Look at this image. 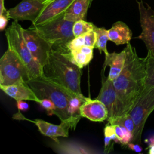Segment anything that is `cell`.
<instances>
[{
	"label": "cell",
	"mask_w": 154,
	"mask_h": 154,
	"mask_svg": "<svg viewBox=\"0 0 154 154\" xmlns=\"http://www.w3.org/2000/svg\"><path fill=\"white\" fill-rule=\"evenodd\" d=\"M125 49V65L120 75L113 81V84L124 106L125 114H128L145 87L146 58L139 57L135 48L130 42L126 44Z\"/></svg>",
	"instance_id": "6da1fadb"
},
{
	"label": "cell",
	"mask_w": 154,
	"mask_h": 154,
	"mask_svg": "<svg viewBox=\"0 0 154 154\" xmlns=\"http://www.w3.org/2000/svg\"><path fill=\"white\" fill-rule=\"evenodd\" d=\"M81 69L64 54L52 49L42 67V76L76 94H82Z\"/></svg>",
	"instance_id": "7a4b0ae2"
},
{
	"label": "cell",
	"mask_w": 154,
	"mask_h": 154,
	"mask_svg": "<svg viewBox=\"0 0 154 154\" xmlns=\"http://www.w3.org/2000/svg\"><path fill=\"white\" fill-rule=\"evenodd\" d=\"M28 84L38 99L42 100L47 98L52 100L56 106L54 115L59 118L61 122L68 123L71 129H75L69 109L71 97L77 94L50 81L43 76L31 79Z\"/></svg>",
	"instance_id": "3957f363"
},
{
	"label": "cell",
	"mask_w": 154,
	"mask_h": 154,
	"mask_svg": "<svg viewBox=\"0 0 154 154\" xmlns=\"http://www.w3.org/2000/svg\"><path fill=\"white\" fill-rule=\"evenodd\" d=\"M74 22L66 20L64 13L44 23L30 26L46 40L52 49L61 54L70 52L67 44L75 37L73 33Z\"/></svg>",
	"instance_id": "277c9868"
},
{
	"label": "cell",
	"mask_w": 154,
	"mask_h": 154,
	"mask_svg": "<svg viewBox=\"0 0 154 154\" xmlns=\"http://www.w3.org/2000/svg\"><path fill=\"white\" fill-rule=\"evenodd\" d=\"M23 28L14 20L5 30L8 48L14 51L27 67L31 79L42 76V67L33 58L24 38Z\"/></svg>",
	"instance_id": "5b68a950"
},
{
	"label": "cell",
	"mask_w": 154,
	"mask_h": 154,
	"mask_svg": "<svg viewBox=\"0 0 154 154\" xmlns=\"http://www.w3.org/2000/svg\"><path fill=\"white\" fill-rule=\"evenodd\" d=\"M29 71L16 53L8 48L0 59V85L28 83Z\"/></svg>",
	"instance_id": "8992f818"
},
{
	"label": "cell",
	"mask_w": 154,
	"mask_h": 154,
	"mask_svg": "<svg viewBox=\"0 0 154 154\" xmlns=\"http://www.w3.org/2000/svg\"><path fill=\"white\" fill-rule=\"evenodd\" d=\"M153 110L154 87L144 89L137 102L129 112L135 124V129L131 142L141 144L144 126L149 116Z\"/></svg>",
	"instance_id": "52a82bcc"
},
{
	"label": "cell",
	"mask_w": 154,
	"mask_h": 154,
	"mask_svg": "<svg viewBox=\"0 0 154 154\" xmlns=\"http://www.w3.org/2000/svg\"><path fill=\"white\" fill-rule=\"evenodd\" d=\"M96 99L100 100L106 106L108 113L106 120L110 124L118 117L126 114L124 106L114 88L113 81L108 78L102 80L101 88Z\"/></svg>",
	"instance_id": "ba28073f"
},
{
	"label": "cell",
	"mask_w": 154,
	"mask_h": 154,
	"mask_svg": "<svg viewBox=\"0 0 154 154\" xmlns=\"http://www.w3.org/2000/svg\"><path fill=\"white\" fill-rule=\"evenodd\" d=\"M23 35L27 46L35 60L42 67L47 62L52 46L31 27L23 29Z\"/></svg>",
	"instance_id": "9c48e42d"
},
{
	"label": "cell",
	"mask_w": 154,
	"mask_h": 154,
	"mask_svg": "<svg viewBox=\"0 0 154 154\" xmlns=\"http://www.w3.org/2000/svg\"><path fill=\"white\" fill-rule=\"evenodd\" d=\"M46 5L42 0H22L15 7L7 10L10 19L19 20H30L33 23L39 16Z\"/></svg>",
	"instance_id": "30bf717a"
},
{
	"label": "cell",
	"mask_w": 154,
	"mask_h": 154,
	"mask_svg": "<svg viewBox=\"0 0 154 154\" xmlns=\"http://www.w3.org/2000/svg\"><path fill=\"white\" fill-rule=\"evenodd\" d=\"M137 2L142 29L141 34L137 38L142 40L147 50L154 54V11L148 5L146 7L142 0Z\"/></svg>",
	"instance_id": "8fae6325"
},
{
	"label": "cell",
	"mask_w": 154,
	"mask_h": 154,
	"mask_svg": "<svg viewBox=\"0 0 154 154\" xmlns=\"http://www.w3.org/2000/svg\"><path fill=\"white\" fill-rule=\"evenodd\" d=\"M14 119L26 120L34 123L38 128L40 132L45 136L50 137L55 142H58V137H68L69 130L71 129L70 125L68 123L61 122L60 125H54L41 119H35L34 120H29L23 117V115L19 111L13 116Z\"/></svg>",
	"instance_id": "7c38bea8"
},
{
	"label": "cell",
	"mask_w": 154,
	"mask_h": 154,
	"mask_svg": "<svg viewBox=\"0 0 154 154\" xmlns=\"http://www.w3.org/2000/svg\"><path fill=\"white\" fill-rule=\"evenodd\" d=\"M74 0H48L37 19L32 23L38 25L48 22L65 13Z\"/></svg>",
	"instance_id": "4fadbf2b"
},
{
	"label": "cell",
	"mask_w": 154,
	"mask_h": 154,
	"mask_svg": "<svg viewBox=\"0 0 154 154\" xmlns=\"http://www.w3.org/2000/svg\"><path fill=\"white\" fill-rule=\"evenodd\" d=\"M82 117H85L92 122H101L106 120L108 110L105 105L99 100L86 98L80 108Z\"/></svg>",
	"instance_id": "5bb4252c"
},
{
	"label": "cell",
	"mask_w": 154,
	"mask_h": 154,
	"mask_svg": "<svg viewBox=\"0 0 154 154\" xmlns=\"http://www.w3.org/2000/svg\"><path fill=\"white\" fill-rule=\"evenodd\" d=\"M0 88L10 97L15 99L16 101L31 100L38 103L41 100L37 97L28 83L17 84L10 85H1Z\"/></svg>",
	"instance_id": "9a60e30c"
},
{
	"label": "cell",
	"mask_w": 154,
	"mask_h": 154,
	"mask_svg": "<svg viewBox=\"0 0 154 154\" xmlns=\"http://www.w3.org/2000/svg\"><path fill=\"white\" fill-rule=\"evenodd\" d=\"M125 59L126 51L125 49L119 53H109L108 55L105 56L103 65V73H104L105 67L109 66V72L107 78L113 81L121 73L125 65Z\"/></svg>",
	"instance_id": "2e32d148"
},
{
	"label": "cell",
	"mask_w": 154,
	"mask_h": 154,
	"mask_svg": "<svg viewBox=\"0 0 154 154\" xmlns=\"http://www.w3.org/2000/svg\"><path fill=\"white\" fill-rule=\"evenodd\" d=\"M109 40L116 45L127 44L132 38V33L128 26L122 21L115 22L112 27L108 30Z\"/></svg>",
	"instance_id": "e0dca14e"
},
{
	"label": "cell",
	"mask_w": 154,
	"mask_h": 154,
	"mask_svg": "<svg viewBox=\"0 0 154 154\" xmlns=\"http://www.w3.org/2000/svg\"><path fill=\"white\" fill-rule=\"evenodd\" d=\"M92 1L74 0L64 13L65 19L74 22L79 20H84Z\"/></svg>",
	"instance_id": "ac0fdd59"
},
{
	"label": "cell",
	"mask_w": 154,
	"mask_h": 154,
	"mask_svg": "<svg viewBox=\"0 0 154 154\" xmlns=\"http://www.w3.org/2000/svg\"><path fill=\"white\" fill-rule=\"evenodd\" d=\"M64 55L82 69L88 65L93 59V49L84 45L77 49L70 51L69 54Z\"/></svg>",
	"instance_id": "d6986e66"
},
{
	"label": "cell",
	"mask_w": 154,
	"mask_h": 154,
	"mask_svg": "<svg viewBox=\"0 0 154 154\" xmlns=\"http://www.w3.org/2000/svg\"><path fill=\"white\" fill-rule=\"evenodd\" d=\"M54 150L60 153H96L97 152L87 146L75 141H60L55 142Z\"/></svg>",
	"instance_id": "ffe728a7"
},
{
	"label": "cell",
	"mask_w": 154,
	"mask_h": 154,
	"mask_svg": "<svg viewBox=\"0 0 154 154\" xmlns=\"http://www.w3.org/2000/svg\"><path fill=\"white\" fill-rule=\"evenodd\" d=\"M146 78L144 89L154 87V54L148 51L146 57Z\"/></svg>",
	"instance_id": "44dd1931"
},
{
	"label": "cell",
	"mask_w": 154,
	"mask_h": 154,
	"mask_svg": "<svg viewBox=\"0 0 154 154\" xmlns=\"http://www.w3.org/2000/svg\"><path fill=\"white\" fill-rule=\"evenodd\" d=\"M94 31L96 32L97 35V40L94 48L98 49L100 54L103 52L105 56L108 55L109 54L106 48L107 42L109 40L108 30L103 27L98 28L96 26Z\"/></svg>",
	"instance_id": "7402d4cb"
},
{
	"label": "cell",
	"mask_w": 154,
	"mask_h": 154,
	"mask_svg": "<svg viewBox=\"0 0 154 154\" xmlns=\"http://www.w3.org/2000/svg\"><path fill=\"white\" fill-rule=\"evenodd\" d=\"M96 26L92 23L86 22L84 20H79L74 22L73 26V33L74 36L83 35L86 33L94 29Z\"/></svg>",
	"instance_id": "603a6c76"
},
{
	"label": "cell",
	"mask_w": 154,
	"mask_h": 154,
	"mask_svg": "<svg viewBox=\"0 0 154 154\" xmlns=\"http://www.w3.org/2000/svg\"><path fill=\"white\" fill-rule=\"evenodd\" d=\"M111 125H119L123 126L132 133H134L135 129V124L134 120L129 113L118 117Z\"/></svg>",
	"instance_id": "cb8c5ba5"
},
{
	"label": "cell",
	"mask_w": 154,
	"mask_h": 154,
	"mask_svg": "<svg viewBox=\"0 0 154 154\" xmlns=\"http://www.w3.org/2000/svg\"><path fill=\"white\" fill-rule=\"evenodd\" d=\"M83 37L84 39V45L94 49L97 40L96 32L94 30L91 31L83 35Z\"/></svg>",
	"instance_id": "d4e9b609"
},
{
	"label": "cell",
	"mask_w": 154,
	"mask_h": 154,
	"mask_svg": "<svg viewBox=\"0 0 154 154\" xmlns=\"http://www.w3.org/2000/svg\"><path fill=\"white\" fill-rule=\"evenodd\" d=\"M47 112L48 114L51 116L55 114L56 110V106L54 102L49 99L44 98L41 100L39 103Z\"/></svg>",
	"instance_id": "484cf974"
},
{
	"label": "cell",
	"mask_w": 154,
	"mask_h": 154,
	"mask_svg": "<svg viewBox=\"0 0 154 154\" xmlns=\"http://www.w3.org/2000/svg\"><path fill=\"white\" fill-rule=\"evenodd\" d=\"M84 45V39L83 35L75 37L68 44L67 48L69 51L77 49Z\"/></svg>",
	"instance_id": "4316f807"
},
{
	"label": "cell",
	"mask_w": 154,
	"mask_h": 154,
	"mask_svg": "<svg viewBox=\"0 0 154 154\" xmlns=\"http://www.w3.org/2000/svg\"><path fill=\"white\" fill-rule=\"evenodd\" d=\"M104 135H108L110 137L114 142L120 144V141L114 131L113 126L109 123H108L104 128Z\"/></svg>",
	"instance_id": "83f0119b"
},
{
	"label": "cell",
	"mask_w": 154,
	"mask_h": 154,
	"mask_svg": "<svg viewBox=\"0 0 154 154\" xmlns=\"http://www.w3.org/2000/svg\"><path fill=\"white\" fill-rule=\"evenodd\" d=\"M113 140L112 138L108 136L104 135V153H109L113 149Z\"/></svg>",
	"instance_id": "f1b7e54d"
},
{
	"label": "cell",
	"mask_w": 154,
	"mask_h": 154,
	"mask_svg": "<svg viewBox=\"0 0 154 154\" xmlns=\"http://www.w3.org/2000/svg\"><path fill=\"white\" fill-rule=\"evenodd\" d=\"M112 125L113 126L114 131H115L117 136L119 138V140L120 141V144H122V141H123V139L124 135H125L123 126L121 125Z\"/></svg>",
	"instance_id": "f546056e"
},
{
	"label": "cell",
	"mask_w": 154,
	"mask_h": 154,
	"mask_svg": "<svg viewBox=\"0 0 154 154\" xmlns=\"http://www.w3.org/2000/svg\"><path fill=\"white\" fill-rule=\"evenodd\" d=\"M9 19L10 18L8 17L7 12L0 14V29L1 31H3L5 29Z\"/></svg>",
	"instance_id": "4dcf8cb0"
},
{
	"label": "cell",
	"mask_w": 154,
	"mask_h": 154,
	"mask_svg": "<svg viewBox=\"0 0 154 154\" xmlns=\"http://www.w3.org/2000/svg\"><path fill=\"white\" fill-rule=\"evenodd\" d=\"M16 105L17 109L19 111H26L29 108V105L26 102H24V100H22L16 101Z\"/></svg>",
	"instance_id": "1f68e13d"
},
{
	"label": "cell",
	"mask_w": 154,
	"mask_h": 154,
	"mask_svg": "<svg viewBox=\"0 0 154 154\" xmlns=\"http://www.w3.org/2000/svg\"><path fill=\"white\" fill-rule=\"evenodd\" d=\"M126 146H128V147L129 149H131V150H133L135 152L140 153V152H141V151L143 150L142 147L139 145V144L134 143H132V142L129 143Z\"/></svg>",
	"instance_id": "d6a6232c"
},
{
	"label": "cell",
	"mask_w": 154,
	"mask_h": 154,
	"mask_svg": "<svg viewBox=\"0 0 154 154\" xmlns=\"http://www.w3.org/2000/svg\"><path fill=\"white\" fill-rule=\"evenodd\" d=\"M148 149H149L148 153L149 154H154V144L149 145L148 146Z\"/></svg>",
	"instance_id": "836d02e7"
},
{
	"label": "cell",
	"mask_w": 154,
	"mask_h": 154,
	"mask_svg": "<svg viewBox=\"0 0 154 154\" xmlns=\"http://www.w3.org/2000/svg\"><path fill=\"white\" fill-rule=\"evenodd\" d=\"M147 143L149 145H152V144H154V135L151 137L149 139L147 140Z\"/></svg>",
	"instance_id": "e575fe53"
},
{
	"label": "cell",
	"mask_w": 154,
	"mask_h": 154,
	"mask_svg": "<svg viewBox=\"0 0 154 154\" xmlns=\"http://www.w3.org/2000/svg\"><path fill=\"white\" fill-rule=\"evenodd\" d=\"M42 1H44V2H46V1H48V0H42Z\"/></svg>",
	"instance_id": "d590c367"
}]
</instances>
